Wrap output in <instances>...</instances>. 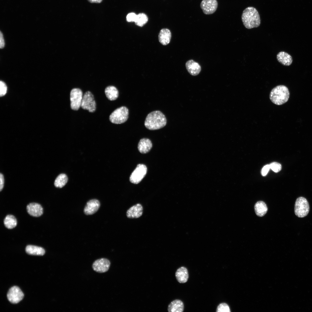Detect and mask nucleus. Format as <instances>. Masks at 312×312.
<instances>
[{
	"instance_id": "15",
	"label": "nucleus",
	"mask_w": 312,
	"mask_h": 312,
	"mask_svg": "<svg viewBox=\"0 0 312 312\" xmlns=\"http://www.w3.org/2000/svg\"><path fill=\"white\" fill-rule=\"evenodd\" d=\"M27 209L28 213L34 217L40 216L43 213L42 206L36 203H31L28 204L27 206Z\"/></svg>"
},
{
	"instance_id": "33",
	"label": "nucleus",
	"mask_w": 312,
	"mask_h": 312,
	"mask_svg": "<svg viewBox=\"0 0 312 312\" xmlns=\"http://www.w3.org/2000/svg\"><path fill=\"white\" fill-rule=\"evenodd\" d=\"M4 178L3 175L1 173L0 174V190L1 191L3 187Z\"/></svg>"
},
{
	"instance_id": "11",
	"label": "nucleus",
	"mask_w": 312,
	"mask_h": 312,
	"mask_svg": "<svg viewBox=\"0 0 312 312\" xmlns=\"http://www.w3.org/2000/svg\"><path fill=\"white\" fill-rule=\"evenodd\" d=\"M218 5L216 0H203L201 2L200 7L205 14H210L215 12Z\"/></svg>"
},
{
	"instance_id": "1",
	"label": "nucleus",
	"mask_w": 312,
	"mask_h": 312,
	"mask_svg": "<svg viewBox=\"0 0 312 312\" xmlns=\"http://www.w3.org/2000/svg\"><path fill=\"white\" fill-rule=\"evenodd\" d=\"M242 20L245 27L248 29L259 26L261 20L258 11L254 7H248L243 11Z\"/></svg>"
},
{
	"instance_id": "20",
	"label": "nucleus",
	"mask_w": 312,
	"mask_h": 312,
	"mask_svg": "<svg viewBox=\"0 0 312 312\" xmlns=\"http://www.w3.org/2000/svg\"><path fill=\"white\" fill-rule=\"evenodd\" d=\"M183 303L180 300L176 299L172 301L169 304L168 308L169 312H182L183 311Z\"/></svg>"
},
{
	"instance_id": "10",
	"label": "nucleus",
	"mask_w": 312,
	"mask_h": 312,
	"mask_svg": "<svg viewBox=\"0 0 312 312\" xmlns=\"http://www.w3.org/2000/svg\"><path fill=\"white\" fill-rule=\"evenodd\" d=\"M110 264V262L108 259L101 258L96 260L93 263L92 268L96 272L105 273L108 271Z\"/></svg>"
},
{
	"instance_id": "28",
	"label": "nucleus",
	"mask_w": 312,
	"mask_h": 312,
	"mask_svg": "<svg viewBox=\"0 0 312 312\" xmlns=\"http://www.w3.org/2000/svg\"><path fill=\"white\" fill-rule=\"evenodd\" d=\"M270 168L275 172H278L282 169V166L280 163L277 162H273L270 164Z\"/></svg>"
},
{
	"instance_id": "6",
	"label": "nucleus",
	"mask_w": 312,
	"mask_h": 312,
	"mask_svg": "<svg viewBox=\"0 0 312 312\" xmlns=\"http://www.w3.org/2000/svg\"><path fill=\"white\" fill-rule=\"evenodd\" d=\"M85 110H87L90 112L95 111L96 104L94 96L91 92L88 91L86 92L83 96L81 106Z\"/></svg>"
},
{
	"instance_id": "14",
	"label": "nucleus",
	"mask_w": 312,
	"mask_h": 312,
	"mask_svg": "<svg viewBox=\"0 0 312 312\" xmlns=\"http://www.w3.org/2000/svg\"><path fill=\"white\" fill-rule=\"evenodd\" d=\"M185 66L188 72L193 76L198 75L201 70L200 64L192 60L187 61L185 64Z\"/></svg>"
},
{
	"instance_id": "19",
	"label": "nucleus",
	"mask_w": 312,
	"mask_h": 312,
	"mask_svg": "<svg viewBox=\"0 0 312 312\" xmlns=\"http://www.w3.org/2000/svg\"><path fill=\"white\" fill-rule=\"evenodd\" d=\"M276 58L279 62L285 66L290 65L292 62L291 56L287 53L284 51L278 53L277 55Z\"/></svg>"
},
{
	"instance_id": "3",
	"label": "nucleus",
	"mask_w": 312,
	"mask_h": 312,
	"mask_svg": "<svg viewBox=\"0 0 312 312\" xmlns=\"http://www.w3.org/2000/svg\"><path fill=\"white\" fill-rule=\"evenodd\" d=\"M289 92L288 88L284 85H278L270 92V98L272 102L277 105H282L288 101Z\"/></svg>"
},
{
	"instance_id": "12",
	"label": "nucleus",
	"mask_w": 312,
	"mask_h": 312,
	"mask_svg": "<svg viewBox=\"0 0 312 312\" xmlns=\"http://www.w3.org/2000/svg\"><path fill=\"white\" fill-rule=\"evenodd\" d=\"M100 204L99 201L96 199H92L87 203L84 211L87 215H92L96 213L98 210Z\"/></svg>"
},
{
	"instance_id": "4",
	"label": "nucleus",
	"mask_w": 312,
	"mask_h": 312,
	"mask_svg": "<svg viewBox=\"0 0 312 312\" xmlns=\"http://www.w3.org/2000/svg\"><path fill=\"white\" fill-rule=\"evenodd\" d=\"M129 110L125 106H122L114 110L110 115L109 120L115 124H120L125 122L128 118Z\"/></svg>"
},
{
	"instance_id": "23",
	"label": "nucleus",
	"mask_w": 312,
	"mask_h": 312,
	"mask_svg": "<svg viewBox=\"0 0 312 312\" xmlns=\"http://www.w3.org/2000/svg\"><path fill=\"white\" fill-rule=\"evenodd\" d=\"M105 92L107 97L110 100H115L118 98V90L117 88L114 86H107L105 88Z\"/></svg>"
},
{
	"instance_id": "26",
	"label": "nucleus",
	"mask_w": 312,
	"mask_h": 312,
	"mask_svg": "<svg viewBox=\"0 0 312 312\" xmlns=\"http://www.w3.org/2000/svg\"><path fill=\"white\" fill-rule=\"evenodd\" d=\"M148 18L147 15L143 13H141L137 15L135 23L136 25L142 27L148 22Z\"/></svg>"
},
{
	"instance_id": "24",
	"label": "nucleus",
	"mask_w": 312,
	"mask_h": 312,
	"mask_svg": "<svg viewBox=\"0 0 312 312\" xmlns=\"http://www.w3.org/2000/svg\"><path fill=\"white\" fill-rule=\"evenodd\" d=\"M4 223L5 226L8 229H12L17 225V221L15 217L13 215H8L5 218Z\"/></svg>"
},
{
	"instance_id": "8",
	"label": "nucleus",
	"mask_w": 312,
	"mask_h": 312,
	"mask_svg": "<svg viewBox=\"0 0 312 312\" xmlns=\"http://www.w3.org/2000/svg\"><path fill=\"white\" fill-rule=\"evenodd\" d=\"M147 172V168L145 165L141 164H138L130 175V181L135 184L138 183L145 176Z\"/></svg>"
},
{
	"instance_id": "34",
	"label": "nucleus",
	"mask_w": 312,
	"mask_h": 312,
	"mask_svg": "<svg viewBox=\"0 0 312 312\" xmlns=\"http://www.w3.org/2000/svg\"><path fill=\"white\" fill-rule=\"evenodd\" d=\"M89 2L91 3H100L102 0H88Z\"/></svg>"
},
{
	"instance_id": "32",
	"label": "nucleus",
	"mask_w": 312,
	"mask_h": 312,
	"mask_svg": "<svg viewBox=\"0 0 312 312\" xmlns=\"http://www.w3.org/2000/svg\"><path fill=\"white\" fill-rule=\"evenodd\" d=\"M5 46V42L3 38V35L1 32L0 33V48L1 49L3 48Z\"/></svg>"
},
{
	"instance_id": "22",
	"label": "nucleus",
	"mask_w": 312,
	"mask_h": 312,
	"mask_svg": "<svg viewBox=\"0 0 312 312\" xmlns=\"http://www.w3.org/2000/svg\"><path fill=\"white\" fill-rule=\"evenodd\" d=\"M254 208L256 215L259 217L264 216L268 211V207L266 204L263 201H259L255 204Z\"/></svg>"
},
{
	"instance_id": "27",
	"label": "nucleus",
	"mask_w": 312,
	"mask_h": 312,
	"mask_svg": "<svg viewBox=\"0 0 312 312\" xmlns=\"http://www.w3.org/2000/svg\"><path fill=\"white\" fill-rule=\"evenodd\" d=\"M216 312H230V309L228 305L225 303L220 304L217 307Z\"/></svg>"
},
{
	"instance_id": "30",
	"label": "nucleus",
	"mask_w": 312,
	"mask_h": 312,
	"mask_svg": "<svg viewBox=\"0 0 312 312\" xmlns=\"http://www.w3.org/2000/svg\"><path fill=\"white\" fill-rule=\"evenodd\" d=\"M137 15L134 12H131L127 16L126 20L128 22H135Z\"/></svg>"
},
{
	"instance_id": "29",
	"label": "nucleus",
	"mask_w": 312,
	"mask_h": 312,
	"mask_svg": "<svg viewBox=\"0 0 312 312\" xmlns=\"http://www.w3.org/2000/svg\"><path fill=\"white\" fill-rule=\"evenodd\" d=\"M0 96H3L6 93L7 87L5 83L3 81H1L0 82Z\"/></svg>"
},
{
	"instance_id": "17",
	"label": "nucleus",
	"mask_w": 312,
	"mask_h": 312,
	"mask_svg": "<svg viewBox=\"0 0 312 312\" xmlns=\"http://www.w3.org/2000/svg\"><path fill=\"white\" fill-rule=\"evenodd\" d=\"M175 276L177 281L180 283H184L188 280L189 274L187 269L182 266L179 268L175 273Z\"/></svg>"
},
{
	"instance_id": "9",
	"label": "nucleus",
	"mask_w": 312,
	"mask_h": 312,
	"mask_svg": "<svg viewBox=\"0 0 312 312\" xmlns=\"http://www.w3.org/2000/svg\"><path fill=\"white\" fill-rule=\"evenodd\" d=\"M24 295L20 288L17 286H14L8 291L7 297L11 303L16 304L18 303L23 298Z\"/></svg>"
},
{
	"instance_id": "21",
	"label": "nucleus",
	"mask_w": 312,
	"mask_h": 312,
	"mask_svg": "<svg viewBox=\"0 0 312 312\" xmlns=\"http://www.w3.org/2000/svg\"><path fill=\"white\" fill-rule=\"evenodd\" d=\"M25 251L27 254L32 255L42 256L45 253V251L42 248L32 245L27 246Z\"/></svg>"
},
{
	"instance_id": "16",
	"label": "nucleus",
	"mask_w": 312,
	"mask_h": 312,
	"mask_svg": "<svg viewBox=\"0 0 312 312\" xmlns=\"http://www.w3.org/2000/svg\"><path fill=\"white\" fill-rule=\"evenodd\" d=\"M171 37V31L169 29L167 28L161 29L158 35L159 41L164 45H167L170 43Z\"/></svg>"
},
{
	"instance_id": "2",
	"label": "nucleus",
	"mask_w": 312,
	"mask_h": 312,
	"mask_svg": "<svg viewBox=\"0 0 312 312\" xmlns=\"http://www.w3.org/2000/svg\"><path fill=\"white\" fill-rule=\"evenodd\" d=\"M165 116L161 111H155L149 113L147 116L144 125L150 130H155L164 127L166 124Z\"/></svg>"
},
{
	"instance_id": "31",
	"label": "nucleus",
	"mask_w": 312,
	"mask_h": 312,
	"mask_svg": "<svg viewBox=\"0 0 312 312\" xmlns=\"http://www.w3.org/2000/svg\"><path fill=\"white\" fill-rule=\"evenodd\" d=\"M270 169V165H267L264 166L262 168L261 173L263 176H265L268 173Z\"/></svg>"
},
{
	"instance_id": "5",
	"label": "nucleus",
	"mask_w": 312,
	"mask_h": 312,
	"mask_svg": "<svg viewBox=\"0 0 312 312\" xmlns=\"http://www.w3.org/2000/svg\"><path fill=\"white\" fill-rule=\"evenodd\" d=\"M309 211V206L307 199L302 196L298 198L295 205V215L299 218H303L307 215Z\"/></svg>"
},
{
	"instance_id": "13",
	"label": "nucleus",
	"mask_w": 312,
	"mask_h": 312,
	"mask_svg": "<svg viewBox=\"0 0 312 312\" xmlns=\"http://www.w3.org/2000/svg\"><path fill=\"white\" fill-rule=\"evenodd\" d=\"M143 212L142 205L138 203L129 208L127 212L126 215L127 217L130 218H138L142 215Z\"/></svg>"
},
{
	"instance_id": "18",
	"label": "nucleus",
	"mask_w": 312,
	"mask_h": 312,
	"mask_svg": "<svg viewBox=\"0 0 312 312\" xmlns=\"http://www.w3.org/2000/svg\"><path fill=\"white\" fill-rule=\"evenodd\" d=\"M152 147V144L151 141L149 139L146 138L141 139L138 145V148L139 151L143 154L149 152Z\"/></svg>"
},
{
	"instance_id": "25",
	"label": "nucleus",
	"mask_w": 312,
	"mask_h": 312,
	"mask_svg": "<svg viewBox=\"0 0 312 312\" xmlns=\"http://www.w3.org/2000/svg\"><path fill=\"white\" fill-rule=\"evenodd\" d=\"M68 180V178L67 175L64 174H61L56 178L54 184L56 187L62 188L66 185Z\"/></svg>"
},
{
	"instance_id": "7",
	"label": "nucleus",
	"mask_w": 312,
	"mask_h": 312,
	"mask_svg": "<svg viewBox=\"0 0 312 312\" xmlns=\"http://www.w3.org/2000/svg\"><path fill=\"white\" fill-rule=\"evenodd\" d=\"M82 98L83 93L80 89L78 88L72 89L70 94L71 109L74 110H78L81 106Z\"/></svg>"
}]
</instances>
